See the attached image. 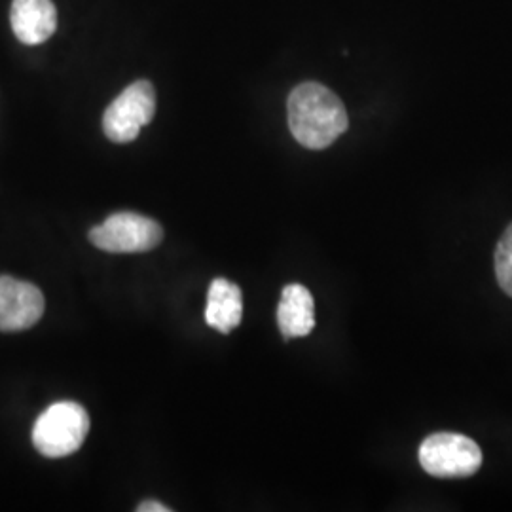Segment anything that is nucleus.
<instances>
[{
    "mask_svg": "<svg viewBox=\"0 0 512 512\" xmlns=\"http://www.w3.org/2000/svg\"><path fill=\"white\" fill-rule=\"evenodd\" d=\"M90 416L84 406L71 401L55 403L40 414L33 429V444L46 458H65L74 454L88 437Z\"/></svg>",
    "mask_w": 512,
    "mask_h": 512,
    "instance_id": "obj_2",
    "label": "nucleus"
},
{
    "mask_svg": "<svg viewBox=\"0 0 512 512\" xmlns=\"http://www.w3.org/2000/svg\"><path fill=\"white\" fill-rule=\"evenodd\" d=\"M156 114V90L148 80H137L120 93L103 116V131L112 143H131Z\"/></svg>",
    "mask_w": 512,
    "mask_h": 512,
    "instance_id": "obj_4",
    "label": "nucleus"
},
{
    "mask_svg": "<svg viewBox=\"0 0 512 512\" xmlns=\"http://www.w3.org/2000/svg\"><path fill=\"white\" fill-rule=\"evenodd\" d=\"M10 23L19 42L37 46L52 37L57 27V12L52 0H14Z\"/></svg>",
    "mask_w": 512,
    "mask_h": 512,
    "instance_id": "obj_7",
    "label": "nucleus"
},
{
    "mask_svg": "<svg viewBox=\"0 0 512 512\" xmlns=\"http://www.w3.org/2000/svg\"><path fill=\"white\" fill-rule=\"evenodd\" d=\"M287 110L294 139L311 150L330 147L349 126L340 97L317 82L296 86L289 95Z\"/></svg>",
    "mask_w": 512,
    "mask_h": 512,
    "instance_id": "obj_1",
    "label": "nucleus"
},
{
    "mask_svg": "<svg viewBox=\"0 0 512 512\" xmlns=\"http://www.w3.org/2000/svg\"><path fill=\"white\" fill-rule=\"evenodd\" d=\"M494 266L499 287L512 298V224L507 226L495 247Z\"/></svg>",
    "mask_w": 512,
    "mask_h": 512,
    "instance_id": "obj_10",
    "label": "nucleus"
},
{
    "mask_svg": "<svg viewBox=\"0 0 512 512\" xmlns=\"http://www.w3.org/2000/svg\"><path fill=\"white\" fill-rule=\"evenodd\" d=\"M44 313V296L33 283L10 275L0 277V330L19 332L37 325Z\"/></svg>",
    "mask_w": 512,
    "mask_h": 512,
    "instance_id": "obj_6",
    "label": "nucleus"
},
{
    "mask_svg": "<svg viewBox=\"0 0 512 512\" xmlns=\"http://www.w3.org/2000/svg\"><path fill=\"white\" fill-rule=\"evenodd\" d=\"M137 511L139 512H167L169 509L164 507L162 503H158V501H145V503H141L139 507H137Z\"/></svg>",
    "mask_w": 512,
    "mask_h": 512,
    "instance_id": "obj_11",
    "label": "nucleus"
},
{
    "mask_svg": "<svg viewBox=\"0 0 512 512\" xmlns=\"http://www.w3.org/2000/svg\"><path fill=\"white\" fill-rule=\"evenodd\" d=\"M420 465L437 478H465L482 467V450L465 435L435 433L421 442Z\"/></svg>",
    "mask_w": 512,
    "mask_h": 512,
    "instance_id": "obj_3",
    "label": "nucleus"
},
{
    "mask_svg": "<svg viewBox=\"0 0 512 512\" xmlns=\"http://www.w3.org/2000/svg\"><path fill=\"white\" fill-rule=\"evenodd\" d=\"M277 325L287 340L308 336L313 330L315 304L313 296L304 285L293 283L283 289L277 308Z\"/></svg>",
    "mask_w": 512,
    "mask_h": 512,
    "instance_id": "obj_8",
    "label": "nucleus"
},
{
    "mask_svg": "<svg viewBox=\"0 0 512 512\" xmlns=\"http://www.w3.org/2000/svg\"><path fill=\"white\" fill-rule=\"evenodd\" d=\"M243 317V294L238 285L230 283L224 277H217L207 294V308H205V323L211 329L228 334L238 329Z\"/></svg>",
    "mask_w": 512,
    "mask_h": 512,
    "instance_id": "obj_9",
    "label": "nucleus"
},
{
    "mask_svg": "<svg viewBox=\"0 0 512 512\" xmlns=\"http://www.w3.org/2000/svg\"><path fill=\"white\" fill-rule=\"evenodd\" d=\"M164 230L156 220L137 213L110 215L101 226L90 232V241L107 253H145L158 247Z\"/></svg>",
    "mask_w": 512,
    "mask_h": 512,
    "instance_id": "obj_5",
    "label": "nucleus"
}]
</instances>
